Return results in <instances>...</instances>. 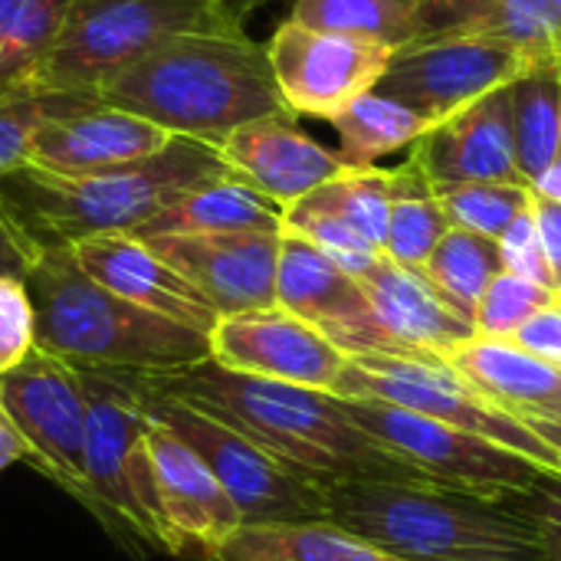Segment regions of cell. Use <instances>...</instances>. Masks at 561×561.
Wrapping results in <instances>:
<instances>
[{
  "label": "cell",
  "instance_id": "f546056e",
  "mask_svg": "<svg viewBox=\"0 0 561 561\" xmlns=\"http://www.w3.org/2000/svg\"><path fill=\"white\" fill-rule=\"evenodd\" d=\"M289 20L401 49L417 39L414 0H296Z\"/></svg>",
  "mask_w": 561,
  "mask_h": 561
},
{
  "label": "cell",
  "instance_id": "603a6c76",
  "mask_svg": "<svg viewBox=\"0 0 561 561\" xmlns=\"http://www.w3.org/2000/svg\"><path fill=\"white\" fill-rule=\"evenodd\" d=\"M500 411L526 421L561 417V368L513 339H473L447 358Z\"/></svg>",
  "mask_w": 561,
  "mask_h": 561
},
{
  "label": "cell",
  "instance_id": "f6af8a7d",
  "mask_svg": "<svg viewBox=\"0 0 561 561\" xmlns=\"http://www.w3.org/2000/svg\"><path fill=\"white\" fill-rule=\"evenodd\" d=\"M526 427L536 431L561 457V417H536V421H526Z\"/></svg>",
  "mask_w": 561,
  "mask_h": 561
},
{
  "label": "cell",
  "instance_id": "e0dca14e",
  "mask_svg": "<svg viewBox=\"0 0 561 561\" xmlns=\"http://www.w3.org/2000/svg\"><path fill=\"white\" fill-rule=\"evenodd\" d=\"M145 450L161 519L171 539V556L214 561L217 549L243 526L224 486L184 440H178L151 417L145 431Z\"/></svg>",
  "mask_w": 561,
  "mask_h": 561
},
{
  "label": "cell",
  "instance_id": "cb8c5ba5",
  "mask_svg": "<svg viewBox=\"0 0 561 561\" xmlns=\"http://www.w3.org/2000/svg\"><path fill=\"white\" fill-rule=\"evenodd\" d=\"M194 233H283V207L250 184L227 178L191 191L131 237L151 240Z\"/></svg>",
  "mask_w": 561,
  "mask_h": 561
},
{
  "label": "cell",
  "instance_id": "ab89813d",
  "mask_svg": "<svg viewBox=\"0 0 561 561\" xmlns=\"http://www.w3.org/2000/svg\"><path fill=\"white\" fill-rule=\"evenodd\" d=\"M39 250L43 247L23 230V224L0 197V279H26Z\"/></svg>",
  "mask_w": 561,
  "mask_h": 561
},
{
  "label": "cell",
  "instance_id": "c3c4849f",
  "mask_svg": "<svg viewBox=\"0 0 561 561\" xmlns=\"http://www.w3.org/2000/svg\"><path fill=\"white\" fill-rule=\"evenodd\" d=\"M559 69H561V62H559Z\"/></svg>",
  "mask_w": 561,
  "mask_h": 561
},
{
  "label": "cell",
  "instance_id": "6da1fadb",
  "mask_svg": "<svg viewBox=\"0 0 561 561\" xmlns=\"http://www.w3.org/2000/svg\"><path fill=\"white\" fill-rule=\"evenodd\" d=\"M128 378L151 394L181 401L233 427L322 490L335 483L434 486L417 467L358 431L342 411L339 394L240 375L214 358L171 371H128Z\"/></svg>",
  "mask_w": 561,
  "mask_h": 561
},
{
  "label": "cell",
  "instance_id": "484cf974",
  "mask_svg": "<svg viewBox=\"0 0 561 561\" xmlns=\"http://www.w3.org/2000/svg\"><path fill=\"white\" fill-rule=\"evenodd\" d=\"M72 0H0V99L39 89Z\"/></svg>",
  "mask_w": 561,
  "mask_h": 561
},
{
  "label": "cell",
  "instance_id": "ac0fdd59",
  "mask_svg": "<svg viewBox=\"0 0 561 561\" xmlns=\"http://www.w3.org/2000/svg\"><path fill=\"white\" fill-rule=\"evenodd\" d=\"M408 161L424 174L434 191L470 181L526 184L516 164L510 85L477 99L473 105L427 128L411 145Z\"/></svg>",
  "mask_w": 561,
  "mask_h": 561
},
{
  "label": "cell",
  "instance_id": "30bf717a",
  "mask_svg": "<svg viewBox=\"0 0 561 561\" xmlns=\"http://www.w3.org/2000/svg\"><path fill=\"white\" fill-rule=\"evenodd\" d=\"M342 411L365 431L375 444L417 467L434 486L470 493L483 500H500L506 493L526 490L542 467L529 457L506 450L486 437L447 427L440 421L421 417L414 411L365 401V398H339Z\"/></svg>",
  "mask_w": 561,
  "mask_h": 561
},
{
  "label": "cell",
  "instance_id": "ba28073f",
  "mask_svg": "<svg viewBox=\"0 0 561 561\" xmlns=\"http://www.w3.org/2000/svg\"><path fill=\"white\" fill-rule=\"evenodd\" d=\"M339 398L385 401L421 417L440 421L447 427L486 437L506 450H516L539 463L542 470L561 473V457L519 417L500 411L486 401L457 368L440 355L417 352H375L355 355L345 362V371L335 385Z\"/></svg>",
  "mask_w": 561,
  "mask_h": 561
},
{
  "label": "cell",
  "instance_id": "7c38bea8",
  "mask_svg": "<svg viewBox=\"0 0 561 561\" xmlns=\"http://www.w3.org/2000/svg\"><path fill=\"white\" fill-rule=\"evenodd\" d=\"M539 62L542 59H533L519 49L490 39H414L394 49L375 92L398 99L401 105L414 108L431 125H437L454 112L473 105L477 99L513 85Z\"/></svg>",
  "mask_w": 561,
  "mask_h": 561
},
{
  "label": "cell",
  "instance_id": "ee69618b",
  "mask_svg": "<svg viewBox=\"0 0 561 561\" xmlns=\"http://www.w3.org/2000/svg\"><path fill=\"white\" fill-rule=\"evenodd\" d=\"M533 191L561 204V145L559 151H556V158H552V164H549V168L542 171V178L533 184Z\"/></svg>",
  "mask_w": 561,
  "mask_h": 561
},
{
  "label": "cell",
  "instance_id": "4316f807",
  "mask_svg": "<svg viewBox=\"0 0 561 561\" xmlns=\"http://www.w3.org/2000/svg\"><path fill=\"white\" fill-rule=\"evenodd\" d=\"M513 102V145L523 181L533 187L552 164L561 145V69L539 62L510 85Z\"/></svg>",
  "mask_w": 561,
  "mask_h": 561
},
{
  "label": "cell",
  "instance_id": "d6a6232c",
  "mask_svg": "<svg viewBox=\"0 0 561 561\" xmlns=\"http://www.w3.org/2000/svg\"><path fill=\"white\" fill-rule=\"evenodd\" d=\"M434 194L450 227L490 240H500L503 230L533 204L529 184H500V181H470V184L437 187Z\"/></svg>",
  "mask_w": 561,
  "mask_h": 561
},
{
  "label": "cell",
  "instance_id": "8992f818",
  "mask_svg": "<svg viewBox=\"0 0 561 561\" xmlns=\"http://www.w3.org/2000/svg\"><path fill=\"white\" fill-rule=\"evenodd\" d=\"M184 33H247L220 0H72L39 89L99 95L118 72Z\"/></svg>",
  "mask_w": 561,
  "mask_h": 561
},
{
  "label": "cell",
  "instance_id": "83f0119b",
  "mask_svg": "<svg viewBox=\"0 0 561 561\" xmlns=\"http://www.w3.org/2000/svg\"><path fill=\"white\" fill-rule=\"evenodd\" d=\"M332 125L342 141L339 154L348 168H371L381 154L411 148L427 128H434L424 115L375 89L348 102Z\"/></svg>",
  "mask_w": 561,
  "mask_h": 561
},
{
  "label": "cell",
  "instance_id": "60d3db41",
  "mask_svg": "<svg viewBox=\"0 0 561 561\" xmlns=\"http://www.w3.org/2000/svg\"><path fill=\"white\" fill-rule=\"evenodd\" d=\"M516 345H523L526 352L552 362L556 368H561V306L552 302L546 306L542 312H536L516 335H513Z\"/></svg>",
  "mask_w": 561,
  "mask_h": 561
},
{
  "label": "cell",
  "instance_id": "74e56055",
  "mask_svg": "<svg viewBox=\"0 0 561 561\" xmlns=\"http://www.w3.org/2000/svg\"><path fill=\"white\" fill-rule=\"evenodd\" d=\"M36 348V312L23 279H0V378Z\"/></svg>",
  "mask_w": 561,
  "mask_h": 561
},
{
  "label": "cell",
  "instance_id": "f1b7e54d",
  "mask_svg": "<svg viewBox=\"0 0 561 561\" xmlns=\"http://www.w3.org/2000/svg\"><path fill=\"white\" fill-rule=\"evenodd\" d=\"M450 230L444 207L434 194V187L424 181V174L404 161L394 168V197H391V217L385 233V256L408 270H424L434 247Z\"/></svg>",
  "mask_w": 561,
  "mask_h": 561
},
{
  "label": "cell",
  "instance_id": "2e32d148",
  "mask_svg": "<svg viewBox=\"0 0 561 561\" xmlns=\"http://www.w3.org/2000/svg\"><path fill=\"white\" fill-rule=\"evenodd\" d=\"M171 263L217 316L276 306V266L283 233H194L145 240Z\"/></svg>",
  "mask_w": 561,
  "mask_h": 561
},
{
  "label": "cell",
  "instance_id": "b9f144b4",
  "mask_svg": "<svg viewBox=\"0 0 561 561\" xmlns=\"http://www.w3.org/2000/svg\"><path fill=\"white\" fill-rule=\"evenodd\" d=\"M533 217H536V227H539V237H542V247H546V256L552 263V273H561V204L559 201H549L542 194L533 191Z\"/></svg>",
  "mask_w": 561,
  "mask_h": 561
},
{
  "label": "cell",
  "instance_id": "d6986e66",
  "mask_svg": "<svg viewBox=\"0 0 561 561\" xmlns=\"http://www.w3.org/2000/svg\"><path fill=\"white\" fill-rule=\"evenodd\" d=\"M171 138V131L141 115L105 105L102 99H85L59 115H49L36 128L26 164L49 174L79 178L151 158Z\"/></svg>",
  "mask_w": 561,
  "mask_h": 561
},
{
  "label": "cell",
  "instance_id": "1f68e13d",
  "mask_svg": "<svg viewBox=\"0 0 561 561\" xmlns=\"http://www.w3.org/2000/svg\"><path fill=\"white\" fill-rule=\"evenodd\" d=\"M421 273L457 312L473 319L486 286L503 273V260L496 240L450 227Z\"/></svg>",
  "mask_w": 561,
  "mask_h": 561
},
{
  "label": "cell",
  "instance_id": "836d02e7",
  "mask_svg": "<svg viewBox=\"0 0 561 561\" xmlns=\"http://www.w3.org/2000/svg\"><path fill=\"white\" fill-rule=\"evenodd\" d=\"M85 99H99V95L36 89L26 95L0 99V181L30 161V141L49 115H59Z\"/></svg>",
  "mask_w": 561,
  "mask_h": 561
},
{
  "label": "cell",
  "instance_id": "9c48e42d",
  "mask_svg": "<svg viewBox=\"0 0 561 561\" xmlns=\"http://www.w3.org/2000/svg\"><path fill=\"white\" fill-rule=\"evenodd\" d=\"M128 388L138 394L145 414L184 440L217 477L227 500L233 503L243 526H299L325 519V490L296 477L279 460H273L250 437L233 427L161 394L138 388L128 371H122Z\"/></svg>",
  "mask_w": 561,
  "mask_h": 561
},
{
  "label": "cell",
  "instance_id": "bcb514c9",
  "mask_svg": "<svg viewBox=\"0 0 561 561\" xmlns=\"http://www.w3.org/2000/svg\"><path fill=\"white\" fill-rule=\"evenodd\" d=\"M220 3H224L237 20H247L253 10H260V7H263V3H270V0H220Z\"/></svg>",
  "mask_w": 561,
  "mask_h": 561
},
{
  "label": "cell",
  "instance_id": "277c9868",
  "mask_svg": "<svg viewBox=\"0 0 561 561\" xmlns=\"http://www.w3.org/2000/svg\"><path fill=\"white\" fill-rule=\"evenodd\" d=\"M36 312V348L72 365L171 371L210 358V339L99 286L69 247H43L23 279Z\"/></svg>",
  "mask_w": 561,
  "mask_h": 561
},
{
  "label": "cell",
  "instance_id": "7a4b0ae2",
  "mask_svg": "<svg viewBox=\"0 0 561 561\" xmlns=\"http://www.w3.org/2000/svg\"><path fill=\"white\" fill-rule=\"evenodd\" d=\"M99 99L214 148L250 122L289 115L266 46L247 33L171 36L102 85Z\"/></svg>",
  "mask_w": 561,
  "mask_h": 561
},
{
  "label": "cell",
  "instance_id": "7bdbcfd3",
  "mask_svg": "<svg viewBox=\"0 0 561 561\" xmlns=\"http://www.w3.org/2000/svg\"><path fill=\"white\" fill-rule=\"evenodd\" d=\"M20 460H26V444H23V437L16 434V427H13V421L7 417V411L0 408V470L13 467V463H20Z\"/></svg>",
  "mask_w": 561,
  "mask_h": 561
},
{
  "label": "cell",
  "instance_id": "7dc6e473",
  "mask_svg": "<svg viewBox=\"0 0 561 561\" xmlns=\"http://www.w3.org/2000/svg\"><path fill=\"white\" fill-rule=\"evenodd\" d=\"M552 293H556V302H559V306H561V273H559V276H556V286H552Z\"/></svg>",
  "mask_w": 561,
  "mask_h": 561
},
{
  "label": "cell",
  "instance_id": "44dd1931",
  "mask_svg": "<svg viewBox=\"0 0 561 561\" xmlns=\"http://www.w3.org/2000/svg\"><path fill=\"white\" fill-rule=\"evenodd\" d=\"M69 250L99 286L154 316H164L204 335H210L220 319L217 309L171 263H164L145 240L131 233L89 237L72 243Z\"/></svg>",
  "mask_w": 561,
  "mask_h": 561
},
{
  "label": "cell",
  "instance_id": "f35d334b",
  "mask_svg": "<svg viewBox=\"0 0 561 561\" xmlns=\"http://www.w3.org/2000/svg\"><path fill=\"white\" fill-rule=\"evenodd\" d=\"M496 247H500L503 273H516V276L542 283L549 289L556 286V273H552V263L546 256V247H542V237H539V227L533 217V204L503 230Z\"/></svg>",
  "mask_w": 561,
  "mask_h": 561
},
{
  "label": "cell",
  "instance_id": "3957f363",
  "mask_svg": "<svg viewBox=\"0 0 561 561\" xmlns=\"http://www.w3.org/2000/svg\"><path fill=\"white\" fill-rule=\"evenodd\" d=\"M220 148L174 135L158 154L95 174H49L33 164L0 181V197L39 247H72L105 233H138L191 191L227 181Z\"/></svg>",
  "mask_w": 561,
  "mask_h": 561
},
{
  "label": "cell",
  "instance_id": "d590c367",
  "mask_svg": "<svg viewBox=\"0 0 561 561\" xmlns=\"http://www.w3.org/2000/svg\"><path fill=\"white\" fill-rule=\"evenodd\" d=\"M556 302V293L542 283L516 273H500L477 302L473 325L480 339H513L536 312Z\"/></svg>",
  "mask_w": 561,
  "mask_h": 561
},
{
  "label": "cell",
  "instance_id": "8d00e7d4",
  "mask_svg": "<svg viewBox=\"0 0 561 561\" xmlns=\"http://www.w3.org/2000/svg\"><path fill=\"white\" fill-rule=\"evenodd\" d=\"M496 503L536 536L549 561H561V473L542 470L526 490L506 493Z\"/></svg>",
  "mask_w": 561,
  "mask_h": 561
},
{
  "label": "cell",
  "instance_id": "ffe728a7",
  "mask_svg": "<svg viewBox=\"0 0 561 561\" xmlns=\"http://www.w3.org/2000/svg\"><path fill=\"white\" fill-rule=\"evenodd\" d=\"M220 158L237 181L250 184L279 207L302 201L348 168L339 151H329L325 145L309 138L296 125L293 112L237 128L220 145Z\"/></svg>",
  "mask_w": 561,
  "mask_h": 561
},
{
  "label": "cell",
  "instance_id": "52a82bcc",
  "mask_svg": "<svg viewBox=\"0 0 561 561\" xmlns=\"http://www.w3.org/2000/svg\"><path fill=\"white\" fill-rule=\"evenodd\" d=\"M85 473L92 493V513L122 533L131 549H151L171 556V539L161 519L158 490L145 450L148 414L138 394L115 368H85Z\"/></svg>",
  "mask_w": 561,
  "mask_h": 561
},
{
  "label": "cell",
  "instance_id": "9a60e30c",
  "mask_svg": "<svg viewBox=\"0 0 561 561\" xmlns=\"http://www.w3.org/2000/svg\"><path fill=\"white\" fill-rule=\"evenodd\" d=\"M276 306L319 329L348 358L398 352L394 342L381 332L362 283L332 263L322 250L293 233H283L279 243Z\"/></svg>",
  "mask_w": 561,
  "mask_h": 561
},
{
  "label": "cell",
  "instance_id": "8fae6325",
  "mask_svg": "<svg viewBox=\"0 0 561 561\" xmlns=\"http://www.w3.org/2000/svg\"><path fill=\"white\" fill-rule=\"evenodd\" d=\"M0 408L23 437L26 460L92 510L85 473L89 404L79 365L46 348H33L10 375L0 378Z\"/></svg>",
  "mask_w": 561,
  "mask_h": 561
},
{
  "label": "cell",
  "instance_id": "d4e9b609",
  "mask_svg": "<svg viewBox=\"0 0 561 561\" xmlns=\"http://www.w3.org/2000/svg\"><path fill=\"white\" fill-rule=\"evenodd\" d=\"M214 561H401L319 519L299 526H240Z\"/></svg>",
  "mask_w": 561,
  "mask_h": 561
},
{
  "label": "cell",
  "instance_id": "7402d4cb",
  "mask_svg": "<svg viewBox=\"0 0 561 561\" xmlns=\"http://www.w3.org/2000/svg\"><path fill=\"white\" fill-rule=\"evenodd\" d=\"M358 283L371 302L381 332L394 342L398 352L450 358L457 348L477 339L473 319L457 312L427 283L424 273L398 266L385 253L365 276H358Z\"/></svg>",
  "mask_w": 561,
  "mask_h": 561
},
{
  "label": "cell",
  "instance_id": "5b68a950",
  "mask_svg": "<svg viewBox=\"0 0 561 561\" xmlns=\"http://www.w3.org/2000/svg\"><path fill=\"white\" fill-rule=\"evenodd\" d=\"M325 519L401 561H549L496 500L440 486L335 483Z\"/></svg>",
  "mask_w": 561,
  "mask_h": 561
},
{
  "label": "cell",
  "instance_id": "5bb4252c",
  "mask_svg": "<svg viewBox=\"0 0 561 561\" xmlns=\"http://www.w3.org/2000/svg\"><path fill=\"white\" fill-rule=\"evenodd\" d=\"M210 358L230 371L335 394L348 355L319 329L279 306L220 316L210 329Z\"/></svg>",
  "mask_w": 561,
  "mask_h": 561
},
{
  "label": "cell",
  "instance_id": "4dcf8cb0",
  "mask_svg": "<svg viewBox=\"0 0 561 561\" xmlns=\"http://www.w3.org/2000/svg\"><path fill=\"white\" fill-rule=\"evenodd\" d=\"M391 197H394V168L371 164V168H345L339 178L325 181L322 187H316L296 204L339 217L375 250H385Z\"/></svg>",
  "mask_w": 561,
  "mask_h": 561
},
{
  "label": "cell",
  "instance_id": "e575fe53",
  "mask_svg": "<svg viewBox=\"0 0 561 561\" xmlns=\"http://www.w3.org/2000/svg\"><path fill=\"white\" fill-rule=\"evenodd\" d=\"M283 233H293L306 243H312L316 250H322L332 263H339L348 276H365L381 250H375L365 237H358L348 224H342L332 214L312 210L306 204H289L283 207Z\"/></svg>",
  "mask_w": 561,
  "mask_h": 561
},
{
  "label": "cell",
  "instance_id": "4fadbf2b",
  "mask_svg": "<svg viewBox=\"0 0 561 561\" xmlns=\"http://www.w3.org/2000/svg\"><path fill=\"white\" fill-rule=\"evenodd\" d=\"M266 56L289 112L332 122L348 102L378 85L394 49L286 20L270 36Z\"/></svg>",
  "mask_w": 561,
  "mask_h": 561
}]
</instances>
